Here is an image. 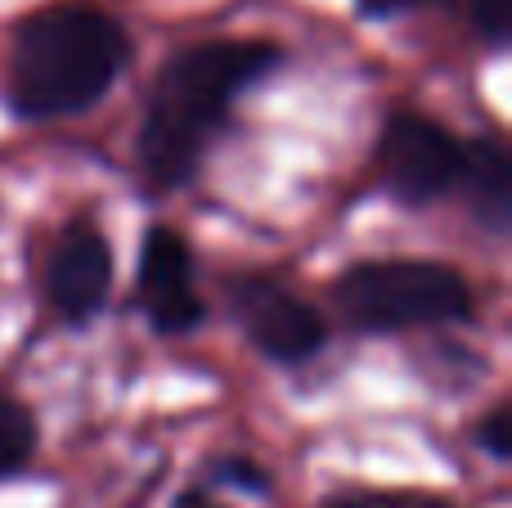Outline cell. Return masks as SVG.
Here are the masks:
<instances>
[{
	"instance_id": "1",
	"label": "cell",
	"mask_w": 512,
	"mask_h": 508,
	"mask_svg": "<svg viewBox=\"0 0 512 508\" xmlns=\"http://www.w3.org/2000/svg\"><path fill=\"white\" fill-rule=\"evenodd\" d=\"M283 59L270 41H203L162 68L140 122V171L153 194H171L198 171L230 104Z\"/></svg>"
},
{
	"instance_id": "2",
	"label": "cell",
	"mask_w": 512,
	"mask_h": 508,
	"mask_svg": "<svg viewBox=\"0 0 512 508\" xmlns=\"http://www.w3.org/2000/svg\"><path fill=\"white\" fill-rule=\"evenodd\" d=\"M131 63L126 27L81 0H59L32 14L14 36L9 99L27 122L86 113L113 90Z\"/></svg>"
},
{
	"instance_id": "3",
	"label": "cell",
	"mask_w": 512,
	"mask_h": 508,
	"mask_svg": "<svg viewBox=\"0 0 512 508\" xmlns=\"http://www.w3.org/2000/svg\"><path fill=\"white\" fill-rule=\"evenodd\" d=\"M342 315L364 333L454 324L472 315V288L441 261H360L333 284Z\"/></svg>"
},
{
	"instance_id": "4",
	"label": "cell",
	"mask_w": 512,
	"mask_h": 508,
	"mask_svg": "<svg viewBox=\"0 0 512 508\" xmlns=\"http://www.w3.org/2000/svg\"><path fill=\"white\" fill-rule=\"evenodd\" d=\"M463 144L418 113H396L378 140V176L400 203H436L459 185Z\"/></svg>"
},
{
	"instance_id": "5",
	"label": "cell",
	"mask_w": 512,
	"mask_h": 508,
	"mask_svg": "<svg viewBox=\"0 0 512 508\" xmlns=\"http://www.w3.org/2000/svg\"><path fill=\"white\" fill-rule=\"evenodd\" d=\"M230 306H234V320L248 333L252 347L265 351L270 360H279V365H301V360H310L328 342L324 315L265 275L234 279Z\"/></svg>"
},
{
	"instance_id": "6",
	"label": "cell",
	"mask_w": 512,
	"mask_h": 508,
	"mask_svg": "<svg viewBox=\"0 0 512 508\" xmlns=\"http://www.w3.org/2000/svg\"><path fill=\"white\" fill-rule=\"evenodd\" d=\"M140 306L158 333H194L203 324L194 257L171 225H153L140 239Z\"/></svg>"
},
{
	"instance_id": "7",
	"label": "cell",
	"mask_w": 512,
	"mask_h": 508,
	"mask_svg": "<svg viewBox=\"0 0 512 508\" xmlns=\"http://www.w3.org/2000/svg\"><path fill=\"white\" fill-rule=\"evenodd\" d=\"M113 288V248L90 221H77L54 243L45 266V297L63 320H90Z\"/></svg>"
},
{
	"instance_id": "8",
	"label": "cell",
	"mask_w": 512,
	"mask_h": 508,
	"mask_svg": "<svg viewBox=\"0 0 512 508\" xmlns=\"http://www.w3.org/2000/svg\"><path fill=\"white\" fill-rule=\"evenodd\" d=\"M459 189L468 198L472 216L486 230L504 234L512 221V162L499 140H477L463 144V167H459Z\"/></svg>"
},
{
	"instance_id": "9",
	"label": "cell",
	"mask_w": 512,
	"mask_h": 508,
	"mask_svg": "<svg viewBox=\"0 0 512 508\" xmlns=\"http://www.w3.org/2000/svg\"><path fill=\"white\" fill-rule=\"evenodd\" d=\"M36 450V423L18 401L0 396V477L18 473Z\"/></svg>"
},
{
	"instance_id": "10",
	"label": "cell",
	"mask_w": 512,
	"mask_h": 508,
	"mask_svg": "<svg viewBox=\"0 0 512 508\" xmlns=\"http://www.w3.org/2000/svg\"><path fill=\"white\" fill-rule=\"evenodd\" d=\"M319 508H459V504L423 491H351V495H333Z\"/></svg>"
},
{
	"instance_id": "11",
	"label": "cell",
	"mask_w": 512,
	"mask_h": 508,
	"mask_svg": "<svg viewBox=\"0 0 512 508\" xmlns=\"http://www.w3.org/2000/svg\"><path fill=\"white\" fill-rule=\"evenodd\" d=\"M477 446L486 450L490 459H499V464L512 459V410L508 405H495V410L477 423Z\"/></svg>"
},
{
	"instance_id": "12",
	"label": "cell",
	"mask_w": 512,
	"mask_h": 508,
	"mask_svg": "<svg viewBox=\"0 0 512 508\" xmlns=\"http://www.w3.org/2000/svg\"><path fill=\"white\" fill-rule=\"evenodd\" d=\"M468 14L486 41H504L512 23V0H468Z\"/></svg>"
},
{
	"instance_id": "13",
	"label": "cell",
	"mask_w": 512,
	"mask_h": 508,
	"mask_svg": "<svg viewBox=\"0 0 512 508\" xmlns=\"http://www.w3.org/2000/svg\"><path fill=\"white\" fill-rule=\"evenodd\" d=\"M216 477H221V482H230V486H243V491H252V495H261L265 486H270L265 468L243 464V459H230V464H221V468H216Z\"/></svg>"
},
{
	"instance_id": "14",
	"label": "cell",
	"mask_w": 512,
	"mask_h": 508,
	"mask_svg": "<svg viewBox=\"0 0 512 508\" xmlns=\"http://www.w3.org/2000/svg\"><path fill=\"white\" fill-rule=\"evenodd\" d=\"M355 5H360L364 18H391V14H400V9H409V5H423V0H355Z\"/></svg>"
},
{
	"instance_id": "15",
	"label": "cell",
	"mask_w": 512,
	"mask_h": 508,
	"mask_svg": "<svg viewBox=\"0 0 512 508\" xmlns=\"http://www.w3.org/2000/svg\"><path fill=\"white\" fill-rule=\"evenodd\" d=\"M171 508H230V504H221L212 491H203V486H189V491L176 495V504Z\"/></svg>"
}]
</instances>
